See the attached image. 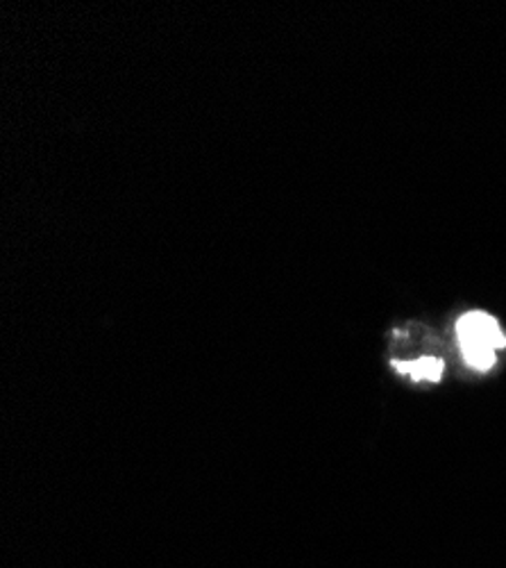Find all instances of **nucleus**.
Here are the masks:
<instances>
[{
    "label": "nucleus",
    "mask_w": 506,
    "mask_h": 568,
    "mask_svg": "<svg viewBox=\"0 0 506 568\" xmlns=\"http://www.w3.org/2000/svg\"><path fill=\"white\" fill-rule=\"evenodd\" d=\"M457 339L463 360L475 371H491L497 362V350L506 348V335L497 318L486 312H468L457 321Z\"/></svg>",
    "instance_id": "nucleus-1"
},
{
    "label": "nucleus",
    "mask_w": 506,
    "mask_h": 568,
    "mask_svg": "<svg viewBox=\"0 0 506 568\" xmlns=\"http://www.w3.org/2000/svg\"><path fill=\"white\" fill-rule=\"evenodd\" d=\"M400 373L411 375L416 382H439L443 378V360L439 358H420L416 362H395L393 364Z\"/></svg>",
    "instance_id": "nucleus-2"
}]
</instances>
